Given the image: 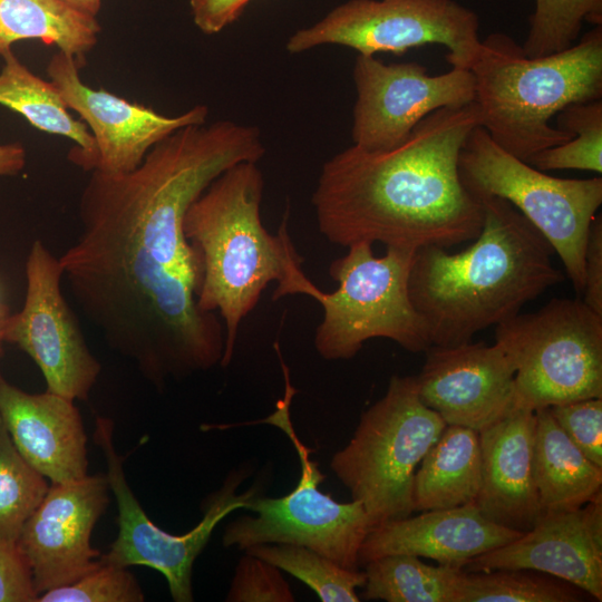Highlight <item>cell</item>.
<instances>
[{
    "label": "cell",
    "mask_w": 602,
    "mask_h": 602,
    "mask_svg": "<svg viewBox=\"0 0 602 602\" xmlns=\"http://www.w3.org/2000/svg\"><path fill=\"white\" fill-rule=\"evenodd\" d=\"M260 130L232 120L184 126L123 174L90 172L64 281L110 349L161 388L221 365L223 322L197 305L202 263L183 222L224 171L258 163Z\"/></svg>",
    "instance_id": "cell-1"
},
{
    "label": "cell",
    "mask_w": 602,
    "mask_h": 602,
    "mask_svg": "<svg viewBox=\"0 0 602 602\" xmlns=\"http://www.w3.org/2000/svg\"><path fill=\"white\" fill-rule=\"evenodd\" d=\"M478 126L475 103L425 117L399 146L352 145L327 161L312 194L319 232L348 247L366 241L417 250L474 240L480 200L463 184L458 158Z\"/></svg>",
    "instance_id": "cell-2"
},
{
    "label": "cell",
    "mask_w": 602,
    "mask_h": 602,
    "mask_svg": "<svg viewBox=\"0 0 602 602\" xmlns=\"http://www.w3.org/2000/svg\"><path fill=\"white\" fill-rule=\"evenodd\" d=\"M482 230L458 253L416 250L408 278L410 301L431 346L472 341L563 280L545 237L507 201L479 197Z\"/></svg>",
    "instance_id": "cell-3"
},
{
    "label": "cell",
    "mask_w": 602,
    "mask_h": 602,
    "mask_svg": "<svg viewBox=\"0 0 602 602\" xmlns=\"http://www.w3.org/2000/svg\"><path fill=\"white\" fill-rule=\"evenodd\" d=\"M264 178L256 163L242 162L219 175L186 211L183 229L202 263L197 305L219 312L225 330L221 366L230 365L242 321L262 292L276 282L274 301L307 295L312 283L287 230L276 234L261 220Z\"/></svg>",
    "instance_id": "cell-4"
},
{
    "label": "cell",
    "mask_w": 602,
    "mask_h": 602,
    "mask_svg": "<svg viewBox=\"0 0 602 602\" xmlns=\"http://www.w3.org/2000/svg\"><path fill=\"white\" fill-rule=\"evenodd\" d=\"M475 79L478 125L503 149L527 162L571 139L551 120L565 107L602 97V25L570 48L527 57L502 32L482 40L469 69Z\"/></svg>",
    "instance_id": "cell-5"
},
{
    "label": "cell",
    "mask_w": 602,
    "mask_h": 602,
    "mask_svg": "<svg viewBox=\"0 0 602 602\" xmlns=\"http://www.w3.org/2000/svg\"><path fill=\"white\" fill-rule=\"evenodd\" d=\"M445 427L419 398L416 376H392L383 397L362 412L330 467L362 504L371 528L411 515L416 469Z\"/></svg>",
    "instance_id": "cell-6"
},
{
    "label": "cell",
    "mask_w": 602,
    "mask_h": 602,
    "mask_svg": "<svg viewBox=\"0 0 602 602\" xmlns=\"http://www.w3.org/2000/svg\"><path fill=\"white\" fill-rule=\"evenodd\" d=\"M386 247L385 255L376 256L370 242L349 245L329 268L338 288L327 293L314 285L309 292L323 309L314 334L321 358L351 359L373 338L389 339L411 352L431 346L408 293L416 250Z\"/></svg>",
    "instance_id": "cell-7"
},
{
    "label": "cell",
    "mask_w": 602,
    "mask_h": 602,
    "mask_svg": "<svg viewBox=\"0 0 602 602\" xmlns=\"http://www.w3.org/2000/svg\"><path fill=\"white\" fill-rule=\"evenodd\" d=\"M464 186L477 198L511 203L548 242L577 291L584 289V250L602 204V177L560 178L542 172L497 145L476 126L458 158Z\"/></svg>",
    "instance_id": "cell-8"
},
{
    "label": "cell",
    "mask_w": 602,
    "mask_h": 602,
    "mask_svg": "<svg viewBox=\"0 0 602 602\" xmlns=\"http://www.w3.org/2000/svg\"><path fill=\"white\" fill-rule=\"evenodd\" d=\"M514 366L515 407L602 398V315L580 299H553L496 326Z\"/></svg>",
    "instance_id": "cell-9"
},
{
    "label": "cell",
    "mask_w": 602,
    "mask_h": 602,
    "mask_svg": "<svg viewBox=\"0 0 602 602\" xmlns=\"http://www.w3.org/2000/svg\"><path fill=\"white\" fill-rule=\"evenodd\" d=\"M285 377V394L276 411L264 423L280 427L298 454L301 474L297 486L282 497H264L256 492L241 516L225 527L223 545L246 550L259 544H293L324 555L343 567L357 570L361 544L371 530L369 517L359 501L339 503L321 492L324 479L310 450L300 441L290 421V404L295 392Z\"/></svg>",
    "instance_id": "cell-10"
},
{
    "label": "cell",
    "mask_w": 602,
    "mask_h": 602,
    "mask_svg": "<svg viewBox=\"0 0 602 602\" xmlns=\"http://www.w3.org/2000/svg\"><path fill=\"white\" fill-rule=\"evenodd\" d=\"M479 19L455 0H348L311 27L294 32L287 50L300 54L340 45L375 56L402 55L425 45L444 46L452 68L470 69L482 40Z\"/></svg>",
    "instance_id": "cell-11"
},
{
    "label": "cell",
    "mask_w": 602,
    "mask_h": 602,
    "mask_svg": "<svg viewBox=\"0 0 602 602\" xmlns=\"http://www.w3.org/2000/svg\"><path fill=\"white\" fill-rule=\"evenodd\" d=\"M94 440L105 457L106 476L118 511L117 537L99 560L125 567L148 566L163 574L174 601H193L192 574L196 557L225 516L239 508L246 509L250 498L258 492L256 485L237 495L235 489L246 472L231 473L221 489L208 499L201 522L190 532L174 535L149 520L128 485L124 457L115 448L111 419H96Z\"/></svg>",
    "instance_id": "cell-12"
},
{
    "label": "cell",
    "mask_w": 602,
    "mask_h": 602,
    "mask_svg": "<svg viewBox=\"0 0 602 602\" xmlns=\"http://www.w3.org/2000/svg\"><path fill=\"white\" fill-rule=\"evenodd\" d=\"M26 279L23 307L10 314L4 341L16 344L35 361L48 391L85 401L101 365L91 353L64 297L59 258L40 240L30 247Z\"/></svg>",
    "instance_id": "cell-13"
},
{
    "label": "cell",
    "mask_w": 602,
    "mask_h": 602,
    "mask_svg": "<svg viewBox=\"0 0 602 602\" xmlns=\"http://www.w3.org/2000/svg\"><path fill=\"white\" fill-rule=\"evenodd\" d=\"M357 99L352 111L353 145L388 151L402 144L428 115L458 108L475 99L469 69L429 75L418 62L385 64L358 55L352 70Z\"/></svg>",
    "instance_id": "cell-14"
},
{
    "label": "cell",
    "mask_w": 602,
    "mask_h": 602,
    "mask_svg": "<svg viewBox=\"0 0 602 602\" xmlns=\"http://www.w3.org/2000/svg\"><path fill=\"white\" fill-rule=\"evenodd\" d=\"M81 66L72 56L57 51L48 62L47 75L66 106L87 125L94 138L96 151L89 172H130L154 145L175 130L206 122L208 108L205 105L166 116L104 88L94 89L81 80Z\"/></svg>",
    "instance_id": "cell-15"
},
{
    "label": "cell",
    "mask_w": 602,
    "mask_h": 602,
    "mask_svg": "<svg viewBox=\"0 0 602 602\" xmlns=\"http://www.w3.org/2000/svg\"><path fill=\"white\" fill-rule=\"evenodd\" d=\"M109 491L106 474L51 483L17 541L38 595L77 581L98 564L101 553L90 537Z\"/></svg>",
    "instance_id": "cell-16"
},
{
    "label": "cell",
    "mask_w": 602,
    "mask_h": 602,
    "mask_svg": "<svg viewBox=\"0 0 602 602\" xmlns=\"http://www.w3.org/2000/svg\"><path fill=\"white\" fill-rule=\"evenodd\" d=\"M425 352L418 395L446 425L479 431L515 407L514 366L498 344L469 341Z\"/></svg>",
    "instance_id": "cell-17"
},
{
    "label": "cell",
    "mask_w": 602,
    "mask_h": 602,
    "mask_svg": "<svg viewBox=\"0 0 602 602\" xmlns=\"http://www.w3.org/2000/svg\"><path fill=\"white\" fill-rule=\"evenodd\" d=\"M527 569L602 600V493L580 508L544 513L512 542L470 559L465 572Z\"/></svg>",
    "instance_id": "cell-18"
},
{
    "label": "cell",
    "mask_w": 602,
    "mask_h": 602,
    "mask_svg": "<svg viewBox=\"0 0 602 602\" xmlns=\"http://www.w3.org/2000/svg\"><path fill=\"white\" fill-rule=\"evenodd\" d=\"M0 417L21 456L51 483L88 475L87 436L75 400L48 390L29 394L0 373Z\"/></svg>",
    "instance_id": "cell-19"
},
{
    "label": "cell",
    "mask_w": 602,
    "mask_h": 602,
    "mask_svg": "<svg viewBox=\"0 0 602 602\" xmlns=\"http://www.w3.org/2000/svg\"><path fill=\"white\" fill-rule=\"evenodd\" d=\"M535 411L514 407L478 431L480 488L473 503L493 523L520 533L542 516L533 478Z\"/></svg>",
    "instance_id": "cell-20"
},
{
    "label": "cell",
    "mask_w": 602,
    "mask_h": 602,
    "mask_svg": "<svg viewBox=\"0 0 602 602\" xmlns=\"http://www.w3.org/2000/svg\"><path fill=\"white\" fill-rule=\"evenodd\" d=\"M521 534L484 517L472 503L388 521L369 531L358 563L394 554L427 557L463 569L470 559L503 546Z\"/></svg>",
    "instance_id": "cell-21"
},
{
    "label": "cell",
    "mask_w": 602,
    "mask_h": 602,
    "mask_svg": "<svg viewBox=\"0 0 602 602\" xmlns=\"http://www.w3.org/2000/svg\"><path fill=\"white\" fill-rule=\"evenodd\" d=\"M535 417L532 468L542 514L582 507L602 493V467L572 443L548 407Z\"/></svg>",
    "instance_id": "cell-22"
},
{
    "label": "cell",
    "mask_w": 602,
    "mask_h": 602,
    "mask_svg": "<svg viewBox=\"0 0 602 602\" xmlns=\"http://www.w3.org/2000/svg\"><path fill=\"white\" fill-rule=\"evenodd\" d=\"M415 473L414 511L448 509L476 501L482 479L478 431L446 425Z\"/></svg>",
    "instance_id": "cell-23"
},
{
    "label": "cell",
    "mask_w": 602,
    "mask_h": 602,
    "mask_svg": "<svg viewBox=\"0 0 602 602\" xmlns=\"http://www.w3.org/2000/svg\"><path fill=\"white\" fill-rule=\"evenodd\" d=\"M1 58L0 105L21 115L41 132L72 140L75 146L68 153V159L89 172L96 148L87 125L70 114L51 80L33 74L12 50Z\"/></svg>",
    "instance_id": "cell-24"
},
{
    "label": "cell",
    "mask_w": 602,
    "mask_h": 602,
    "mask_svg": "<svg viewBox=\"0 0 602 602\" xmlns=\"http://www.w3.org/2000/svg\"><path fill=\"white\" fill-rule=\"evenodd\" d=\"M100 30L96 17L62 0H0V57L18 41L38 40L82 65Z\"/></svg>",
    "instance_id": "cell-25"
},
{
    "label": "cell",
    "mask_w": 602,
    "mask_h": 602,
    "mask_svg": "<svg viewBox=\"0 0 602 602\" xmlns=\"http://www.w3.org/2000/svg\"><path fill=\"white\" fill-rule=\"evenodd\" d=\"M363 566L362 598L387 602H457L464 573L459 566H433L408 554L381 556Z\"/></svg>",
    "instance_id": "cell-26"
},
{
    "label": "cell",
    "mask_w": 602,
    "mask_h": 602,
    "mask_svg": "<svg viewBox=\"0 0 602 602\" xmlns=\"http://www.w3.org/2000/svg\"><path fill=\"white\" fill-rule=\"evenodd\" d=\"M589 595L553 575L527 569L465 572L457 602H577Z\"/></svg>",
    "instance_id": "cell-27"
},
{
    "label": "cell",
    "mask_w": 602,
    "mask_h": 602,
    "mask_svg": "<svg viewBox=\"0 0 602 602\" xmlns=\"http://www.w3.org/2000/svg\"><path fill=\"white\" fill-rule=\"evenodd\" d=\"M307 584L323 602H358L357 588L366 573L341 566L308 547L293 544H259L244 550Z\"/></svg>",
    "instance_id": "cell-28"
},
{
    "label": "cell",
    "mask_w": 602,
    "mask_h": 602,
    "mask_svg": "<svg viewBox=\"0 0 602 602\" xmlns=\"http://www.w3.org/2000/svg\"><path fill=\"white\" fill-rule=\"evenodd\" d=\"M557 128L573 134L567 142L546 148L526 163L542 171L581 169L602 173V100L577 103L556 115Z\"/></svg>",
    "instance_id": "cell-29"
},
{
    "label": "cell",
    "mask_w": 602,
    "mask_h": 602,
    "mask_svg": "<svg viewBox=\"0 0 602 602\" xmlns=\"http://www.w3.org/2000/svg\"><path fill=\"white\" fill-rule=\"evenodd\" d=\"M49 489L47 478L18 452L0 417V537L17 543Z\"/></svg>",
    "instance_id": "cell-30"
},
{
    "label": "cell",
    "mask_w": 602,
    "mask_h": 602,
    "mask_svg": "<svg viewBox=\"0 0 602 602\" xmlns=\"http://www.w3.org/2000/svg\"><path fill=\"white\" fill-rule=\"evenodd\" d=\"M584 22L602 25V0H535L522 49L527 57L563 51L577 41Z\"/></svg>",
    "instance_id": "cell-31"
},
{
    "label": "cell",
    "mask_w": 602,
    "mask_h": 602,
    "mask_svg": "<svg viewBox=\"0 0 602 602\" xmlns=\"http://www.w3.org/2000/svg\"><path fill=\"white\" fill-rule=\"evenodd\" d=\"M128 567L98 564L77 581L46 591L38 602H142L144 593Z\"/></svg>",
    "instance_id": "cell-32"
},
{
    "label": "cell",
    "mask_w": 602,
    "mask_h": 602,
    "mask_svg": "<svg viewBox=\"0 0 602 602\" xmlns=\"http://www.w3.org/2000/svg\"><path fill=\"white\" fill-rule=\"evenodd\" d=\"M279 567L249 553L235 567L225 601L292 602L294 595Z\"/></svg>",
    "instance_id": "cell-33"
},
{
    "label": "cell",
    "mask_w": 602,
    "mask_h": 602,
    "mask_svg": "<svg viewBox=\"0 0 602 602\" xmlns=\"http://www.w3.org/2000/svg\"><path fill=\"white\" fill-rule=\"evenodd\" d=\"M572 443L602 467V398H588L548 407Z\"/></svg>",
    "instance_id": "cell-34"
},
{
    "label": "cell",
    "mask_w": 602,
    "mask_h": 602,
    "mask_svg": "<svg viewBox=\"0 0 602 602\" xmlns=\"http://www.w3.org/2000/svg\"><path fill=\"white\" fill-rule=\"evenodd\" d=\"M29 565L17 543L0 537V602H36Z\"/></svg>",
    "instance_id": "cell-35"
},
{
    "label": "cell",
    "mask_w": 602,
    "mask_h": 602,
    "mask_svg": "<svg viewBox=\"0 0 602 602\" xmlns=\"http://www.w3.org/2000/svg\"><path fill=\"white\" fill-rule=\"evenodd\" d=\"M584 303L602 315V219L591 224L584 250Z\"/></svg>",
    "instance_id": "cell-36"
},
{
    "label": "cell",
    "mask_w": 602,
    "mask_h": 602,
    "mask_svg": "<svg viewBox=\"0 0 602 602\" xmlns=\"http://www.w3.org/2000/svg\"><path fill=\"white\" fill-rule=\"evenodd\" d=\"M251 0H191L195 26L205 35H214L233 23Z\"/></svg>",
    "instance_id": "cell-37"
},
{
    "label": "cell",
    "mask_w": 602,
    "mask_h": 602,
    "mask_svg": "<svg viewBox=\"0 0 602 602\" xmlns=\"http://www.w3.org/2000/svg\"><path fill=\"white\" fill-rule=\"evenodd\" d=\"M27 153L20 143L0 144V176H14L26 166Z\"/></svg>",
    "instance_id": "cell-38"
},
{
    "label": "cell",
    "mask_w": 602,
    "mask_h": 602,
    "mask_svg": "<svg viewBox=\"0 0 602 602\" xmlns=\"http://www.w3.org/2000/svg\"><path fill=\"white\" fill-rule=\"evenodd\" d=\"M76 10L96 17L101 7V0H62Z\"/></svg>",
    "instance_id": "cell-39"
},
{
    "label": "cell",
    "mask_w": 602,
    "mask_h": 602,
    "mask_svg": "<svg viewBox=\"0 0 602 602\" xmlns=\"http://www.w3.org/2000/svg\"><path fill=\"white\" fill-rule=\"evenodd\" d=\"M10 314L8 305L0 298V324L7 322Z\"/></svg>",
    "instance_id": "cell-40"
},
{
    "label": "cell",
    "mask_w": 602,
    "mask_h": 602,
    "mask_svg": "<svg viewBox=\"0 0 602 602\" xmlns=\"http://www.w3.org/2000/svg\"><path fill=\"white\" fill-rule=\"evenodd\" d=\"M7 323H8V320H7V322L0 324V357L3 353V343L6 342L4 341V331H6Z\"/></svg>",
    "instance_id": "cell-41"
}]
</instances>
